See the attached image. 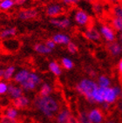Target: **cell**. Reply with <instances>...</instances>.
Returning <instances> with one entry per match:
<instances>
[{
    "label": "cell",
    "instance_id": "obj_29",
    "mask_svg": "<svg viewBox=\"0 0 122 123\" xmlns=\"http://www.w3.org/2000/svg\"><path fill=\"white\" fill-rule=\"evenodd\" d=\"M15 5L13 0H1L0 1V11L1 12H7L12 9Z\"/></svg>",
    "mask_w": 122,
    "mask_h": 123
},
{
    "label": "cell",
    "instance_id": "obj_48",
    "mask_svg": "<svg viewBox=\"0 0 122 123\" xmlns=\"http://www.w3.org/2000/svg\"><path fill=\"white\" fill-rule=\"evenodd\" d=\"M120 100H122V92H121V94H120Z\"/></svg>",
    "mask_w": 122,
    "mask_h": 123
},
{
    "label": "cell",
    "instance_id": "obj_21",
    "mask_svg": "<svg viewBox=\"0 0 122 123\" xmlns=\"http://www.w3.org/2000/svg\"><path fill=\"white\" fill-rule=\"evenodd\" d=\"M109 14L110 17L113 18H118L122 19V5L121 4H117L114 5H111L109 9Z\"/></svg>",
    "mask_w": 122,
    "mask_h": 123
},
{
    "label": "cell",
    "instance_id": "obj_6",
    "mask_svg": "<svg viewBox=\"0 0 122 123\" xmlns=\"http://www.w3.org/2000/svg\"><path fill=\"white\" fill-rule=\"evenodd\" d=\"M41 84V78L38 74L34 72H30L28 78L24 81L20 86L24 91H34Z\"/></svg>",
    "mask_w": 122,
    "mask_h": 123
},
{
    "label": "cell",
    "instance_id": "obj_32",
    "mask_svg": "<svg viewBox=\"0 0 122 123\" xmlns=\"http://www.w3.org/2000/svg\"><path fill=\"white\" fill-rule=\"evenodd\" d=\"M80 1L81 0H61V4L66 7H73L79 5Z\"/></svg>",
    "mask_w": 122,
    "mask_h": 123
},
{
    "label": "cell",
    "instance_id": "obj_26",
    "mask_svg": "<svg viewBox=\"0 0 122 123\" xmlns=\"http://www.w3.org/2000/svg\"><path fill=\"white\" fill-rule=\"evenodd\" d=\"M111 26L115 30V31L117 33H121L122 32V19L118 18H110V23Z\"/></svg>",
    "mask_w": 122,
    "mask_h": 123
},
{
    "label": "cell",
    "instance_id": "obj_33",
    "mask_svg": "<svg viewBox=\"0 0 122 123\" xmlns=\"http://www.w3.org/2000/svg\"><path fill=\"white\" fill-rule=\"evenodd\" d=\"M66 49L70 52L71 54H76L78 52H79V47H78V45H76L74 42H72L71 41L69 43L68 45H66Z\"/></svg>",
    "mask_w": 122,
    "mask_h": 123
},
{
    "label": "cell",
    "instance_id": "obj_14",
    "mask_svg": "<svg viewBox=\"0 0 122 123\" xmlns=\"http://www.w3.org/2000/svg\"><path fill=\"white\" fill-rule=\"evenodd\" d=\"M7 94L13 100V99H18V98L21 97L22 95H24V89L22 88L21 86L9 84V89H8Z\"/></svg>",
    "mask_w": 122,
    "mask_h": 123
},
{
    "label": "cell",
    "instance_id": "obj_34",
    "mask_svg": "<svg viewBox=\"0 0 122 123\" xmlns=\"http://www.w3.org/2000/svg\"><path fill=\"white\" fill-rule=\"evenodd\" d=\"M9 84L5 80H0V95H5L8 92Z\"/></svg>",
    "mask_w": 122,
    "mask_h": 123
},
{
    "label": "cell",
    "instance_id": "obj_42",
    "mask_svg": "<svg viewBox=\"0 0 122 123\" xmlns=\"http://www.w3.org/2000/svg\"><path fill=\"white\" fill-rule=\"evenodd\" d=\"M15 3V5H22L27 1V0H13Z\"/></svg>",
    "mask_w": 122,
    "mask_h": 123
},
{
    "label": "cell",
    "instance_id": "obj_38",
    "mask_svg": "<svg viewBox=\"0 0 122 123\" xmlns=\"http://www.w3.org/2000/svg\"><path fill=\"white\" fill-rule=\"evenodd\" d=\"M111 106H112V105L108 104L106 102H104L103 104H101V109H102L103 111H109L111 108Z\"/></svg>",
    "mask_w": 122,
    "mask_h": 123
},
{
    "label": "cell",
    "instance_id": "obj_7",
    "mask_svg": "<svg viewBox=\"0 0 122 123\" xmlns=\"http://www.w3.org/2000/svg\"><path fill=\"white\" fill-rule=\"evenodd\" d=\"M65 12V6L60 3H52L45 7V13L51 18H59Z\"/></svg>",
    "mask_w": 122,
    "mask_h": 123
},
{
    "label": "cell",
    "instance_id": "obj_20",
    "mask_svg": "<svg viewBox=\"0 0 122 123\" xmlns=\"http://www.w3.org/2000/svg\"><path fill=\"white\" fill-rule=\"evenodd\" d=\"M3 115L6 116V117H8L10 119H12V120H18L19 115L18 109L16 108L13 106L5 107L4 109V111H3Z\"/></svg>",
    "mask_w": 122,
    "mask_h": 123
},
{
    "label": "cell",
    "instance_id": "obj_35",
    "mask_svg": "<svg viewBox=\"0 0 122 123\" xmlns=\"http://www.w3.org/2000/svg\"><path fill=\"white\" fill-rule=\"evenodd\" d=\"M0 123H18V120H12L5 115H2L0 117Z\"/></svg>",
    "mask_w": 122,
    "mask_h": 123
},
{
    "label": "cell",
    "instance_id": "obj_43",
    "mask_svg": "<svg viewBox=\"0 0 122 123\" xmlns=\"http://www.w3.org/2000/svg\"><path fill=\"white\" fill-rule=\"evenodd\" d=\"M5 76V68H0V80H4Z\"/></svg>",
    "mask_w": 122,
    "mask_h": 123
},
{
    "label": "cell",
    "instance_id": "obj_13",
    "mask_svg": "<svg viewBox=\"0 0 122 123\" xmlns=\"http://www.w3.org/2000/svg\"><path fill=\"white\" fill-rule=\"evenodd\" d=\"M106 48L112 57L117 58L122 55V45L120 44V42L114 41L112 43H108Z\"/></svg>",
    "mask_w": 122,
    "mask_h": 123
},
{
    "label": "cell",
    "instance_id": "obj_4",
    "mask_svg": "<svg viewBox=\"0 0 122 123\" xmlns=\"http://www.w3.org/2000/svg\"><path fill=\"white\" fill-rule=\"evenodd\" d=\"M73 20L77 25L80 27H88L92 25V18L85 10L77 9L73 14Z\"/></svg>",
    "mask_w": 122,
    "mask_h": 123
},
{
    "label": "cell",
    "instance_id": "obj_19",
    "mask_svg": "<svg viewBox=\"0 0 122 123\" xmlns=\"http://www.w3.org/2000/svg\"><path fill=\"white\" fill-rule=\"evenodd\" d=\"M30 73V72L26 70V69H22V70L17 72L16 74H15L14 77H13V80H14L15 83L20 85V84H22L24 81L26 79L28 78Z\"/></svg>",
    "mask_w": 122,
    "mask_h": 123
},
{
    "label": "cell",
    "instance_id": "obj_18",
    "mask_svg": "<svg viewBox=\"0 0 122 123\" xmlns=\"http://www.w3.org/2000/svg\"><path fill=\"white\" fill-rule=\"evenodd\" d=\"M97 84L101 88H107L112 86V80L106 74H100L97 77Z\"/></svg>",
    "mask_w": 122,
    "mask_h": 123
},
{
    "label": "cell",
    "instance_id": "obj_36",
    "mask_svg": "<svg viewBox=\"0 0 122 123\" xmlns=\"http://www.w3.org/2000/svg\"><path fill=\"white\" fill-rule=\"evenodd\" d=\"M45 45H46L47 47L50 48L51 50H53L54 48L56 47V43L54 42L53 40H52V38H51V39H48V40L45 41Z\"/></svg>",
    "mask_w": 122,
    "mask_h": 123
},
{
    "label": "cell",
    "instance_id": "obj_50",
    "mask_svg": "<svg viewBox=\"0 0 122 123\" xmlns=\"http://www.w3.org/2000/svg\"><path fill=\"white\" fill-rule=\"evenodd\" d=\"M120 4H121V5H122V0H121V2H120Z\"/></svg>",
    "mask_w": 122,
    "mask_h": 123
},
{
    "label": "cell",
    "instance_id": "obj_5",
    "mask_svg": "<svg viewBox=\"0 0 122 123\" xmlns=\"http://www.w3.org/2000/svg\"><path fill=\"white\" fill-rule=\"evenodd\" d=\"M122 92V87L120 86H112L110 87L105 88V102L110 105L115 104L120 99Z\"/></svg>",
    "mask_w": 122,
    "mask_h": 123
},
{
    "label": "cell",
    "instance_id": "obj_12",
    "mask_svg": "<svg viewBox=\"0 0 122 123\" xmlns=\"http://www.w3.org/2000/svg\"><path fill=\"white\" fill-rule=\"evenodd\" d=\"M72 113L70 109L67 107H61L59 113L55 116V121L56 123H67L72 117Z\"/></svg>",
    "mask_w": 122,
    "mask_h": 123
},
{
    "label": "cell",
    "instance_id": "obj_40",
    "mask_svg": "<svg viewBox=\"0 0 122 123\" xmlns=\"http://www.w3.org/2000/svg\"><path fill=\"white\" fill-rule=\"evenodd\" d=\"M67 123H80V122L78 120L77 116L72 115V117L70 118V120H69V121Z\"/></svg>",
    "mask_w": 122,
    "mask_h": 123
},
{
    "label": "cell",
    "instance_id": "obj_46",
    "mask_svg": "<svg viewBox=\"0 0 122 123\" xmlns=\"http://www.w3.org/2000/svg\"><path fill=\"white\" fill-rule=\"evenodd\" d=\"M104 123H116L114 121H112V120H109V121H105Z\"/></svg>",
    "mask_w": 122,
    "mask_h": 123
},
{
    "label": "cell",
    "instance_id": "obj_28",
    "mask_svg": "<svg viewBox=\"0 0 122 123\" xmlns=\"http://www.w3.org/2000/svg\"><path fill=\"white\" fill-rule=\"evenodd\" d=\"M16 67L14 66H9L6 68H5V76H4V80L9 81L12 79H13L15 75Z\"/></svg>",
    "mask_w": 122,
    "mask_h": 123
},
{
    "label": "cell",
    "instance_id": "obj_1",
    "mask_svg": "<svg viewBox=\"0 0 122 123\" xmlns=\"http://www.w3.org/2000/svg\"><path fill=\"white\" fill-rule=\"evenodd\" d=\"M33 105L38 112H40L43 115L48 119L55 117L61 109L59 99L53 97L52 95L50 96L38 95L33 100Z\"/></svg>",
    "mask_w": 122,
    "mask_h": 123
},
{
    "label": "cell",
    "instance_id": "obj_52",
    "mask_svg": "<svg viewBox=\"0 0 122 123\" xmlns=\"http://www.w3.org/2000/svg\"><path fill=\"white\" fill-rule=\"evenodd\" d=\"M0 1H1V0H0Z\"/></svg>",
    "mask_w": 122,
    "mask_h": 123
},
{
    "label": "cell",
    "instance_id": "obj_15",
    "mask_svg": "<svg viewBox=\"0 0 122 123\" xmlns=\"http://www.w3.org/2000/svg\"><path fill=\"white\" fill-rule=\"evenodd\" d=\"M52 40L56 43V45H67L71 42V37L64 32H58L55 33L52 36Z\"/></svg>",
    "mask_w": 122,
    "mask_h": 123
},
{
    "label": "cell",
    "instance_id": "obj_8",
    "mask_svg": "<svg viewBox=\"0 0 122 123\" xmlns=\"http://www.w3.org/2000/svg\"><path fill=\"white\" fill-rule=\"evenodd\" d=\"M83 35L87 40L94 43L99 42L101 39V35L99 31V28H97L96 26L92 25L85 28V30L83 32Z\"/></svg>",
    "mask_w": 122,
    "mask_h": 123
},
{
    "label": "cell",
    "instance_id": "obj_16",
    "mask_svg": "<svg viewBox=\"0 0 122 123\" xmlns=\"http://www.w3.org/2000/svg\"><path fill=\"white\" fill-rule=\"evenodd\" d=\"M30 101L28 97H26L25 95H22L21 97L12 100V106L19 110V109H24L30 105Z\"/></svg>",
    "mask_w": 122,
    "mask_h": 123
},
{
    "label": "cell",
    "instance_id": "obj_51",
    "mask_svg": "<svg viewBox=\"0 0 122 123\" xmlns=\"http://www.w3.org/2000/svg\"><path fill=\"white\" fill-rule=\"evenodd\" d=\"M0 64H1V62H0Z\"/></svg>",
    "mask_w": 122,
    "mask_h": 123
},
{
    "label": "cell",
    "instance_id": "obj_37",
    "mask_svg": "<svg viewBox=\"0 0 122 123\" xmlns=\"http://www.w3.org/2000/svg\"><path fill=\"white\" fill-rule=\"evenodd\" d=\"M86 72H87V74L90 76V78H92V79H93V78H95L96 76H98L97 75V72L94 70L93 68H88V69H86Z\"/></svg>",
    "mask_w": 122,
    "mask_h": 123
},
{
    "label": "cell",
    "instance_id": "obj_45",
    "mask_svg": "<svg viewBox=\"0 0 122 123\" xmlns=\"http://www.w3.org/2000/svg\"><path fill=\"white\" fill-rule=\"evenodd\" d=\"M118 38H119V41L120 42V44L122 45V32L119 33V35H118Z\"/></svg>",
    "mask_w": 122,
    "mask_h": 123
},
{
    "label": "cell",
    "instance_id": "obj_39",
    "mask_svg": "<svg viewBox=\"0 0 122 123\" xmlns=\"http://www.w3.org/2000/svg\"><path fill=\"white\" fill-rule=\"evenodd\" d=\"M117 70H118V73H119V74L122 76V58L120 59V60H119V62H118Z\"/></svg>",
    "mask_w": 122,
    "mask_h": 123
},
{
    "label": "cell",
    "instance_id": "obj_22",
    "mask_svg": "<svg viewBox=\"0 0 122 123\" xmlns=\"http://www.w3.org/2000/svg\"><path fill=\"white\" fill-rule=\"evenodd\" d=\"M50 72L55 76H60L62 74V66L59 65L57 61H51L48 65Z\"/></svg>",
    "mask_w": 122,
    "mask_h": 123
},
{
    "label": "cell",
    "instance_id": "obj_17",
    "mask_svg": "<svg viewBox=\"0 0 122 123\" xmlns=\"http://www.w3.org/2000/svg\"><path fill=\"white\" fill-rule=\"evenodd\" d=\"M105 88H101L99 86L96 88V90L94 91L92 93V103L95 104H103L105 102Z\"/></svg>",
    "mask_w": 122,
    "mask_h": 123
},
{
    "label": "cell",
    "instance_id": "obj_30",
    "mask_svg": "<svg viewBox=\"0 0 122 123\" xmlns=\"http://www.w3.org/2000/svg\"><path fill=\"white\" fill-rule=\"evenodd\" d=\"M61 66H62V67L64 69H66L67 71H70L74 67V62L70 58L65 57L61 59Z\"/></svg>",
    "mask_w": 122,
    "mask_h": 123
},
{
    "label": "cell",
    "instance_id": "obj_11",
    "mask_svg": "<svg viewBox=\"0 0 122 123\" xmlns=\"http://www.w3.org/2000/svg\"><path fill=\"white\" fill-rule=\"evenodd\" d=\"M38 16V12L34 8L30 9H24L21 10L18 14V18L21 20H30V19H35Z\"/></svg>",
    "mask_w": 122,
    "mask_h": 123
},
{
    "label": "cell",
    "instance_id": "obj_2",
    "mask_svg": "<svg viewBox=\"0 0 122 123\" xmlns=\"http://www.w3.org/2000/svg\"><path fill=\"white\" fill-rule=\"evenodd\" d=\"M99 86L97 81L92 78L81 79L75 86V90L78 93L82 95L89 103H92V93Z\"/></svg>",
    "mask_w": 122,
    "mask_h": 123
},
{
    "label": "cell",
    "instance_id": "obj_27",
    "mask_svg": "<svg viewBox=\"0 0 122 123\" xmlns=\"http://www.w3.org/2000/svg\"><path fill=\"white\" fill-rule=\"evenodd\" d=\"M17 34V29L15 27H11V28L4 29L1 32H0V38L2 39H6L10 38L12 37H14Z\"/></svg>",
    "mask_w": 122,
    "mask_h": 123
},
{
    "label": "cell",
    "instance_id": "obj_10",
    "mask_svg": "<svg viewBox=\"0 0 122 123\" xmlns=\"http://www.w3.org/2000/svg\"><path fill=\"white\" fill-rule=\"evenodd\" d=\"M91 123H104L105 122V114L102 109L98 107L91 108L88 111Z\"/></svg>",
    "mask_w": 122,
    "mask_h": 123
},
{
    "label": "cell",
    "instance_id": "obj_9",
    "mask_svg": "<svg viewBox=\"0 0 122 123\" xmlns=\"http://www.w3.org/2000/svg\"><path fill=\"white\" fill-rule=\"evenodd\" d=\"M50 23L54 27L61 29V30L69 29L72 25V20L68 17H59L55 18H51Z\"/></svg>",
    "mask_w": 122,
    "mask_h": 123
},
{
    "label": "cell",
    "instance_id": "obj_23",
    "mask_svg": "<svg viewBox=\"0 0 122 123\" xmlns=\"http://www.w3.org/2000/svg\"><path fill=\"white\" fill-rule=\"evenodd\" d=\"M53 92V87L50 85L49 83H43L39 89V93L38 95L40 96H50Z\"/></svg>",
    "mask_w": 122,
    "mask_h": 123
},
{
    "label": "cell",
    "instance_id": "obj_3",
    "mask_svg": "<svg viewBox=\"0 0 122 123\" xmlns=\"http://www.w3.org/2000/svg\"><path fill=\"white\" fill-rule=\"evenodd\" d=\"M99 31L100 32L101 38L104 39L106 43H112L117 41L118 35L114 29L111 26L110 24L102 23L99 25Z\"/></svg>",
    "mask_w": 122,
    "mask_h": 123
},
{
    "label": "cell",
    "instance_id": "obj_24",
    "mask_svg": "<svg viewBox=\"0 0 122 123\" xmlns=\"http://www.w3.org/2000/svg\"><path fill=\"white\" fill-rule=\"evenodd\" d=\"M33 49L36 52H38L39 54H49L52 52V50L48 48L45 45V44H42V43H37L33 45Z\"/></svg>",
    "mask_w": 122,
    "mask_h": 123
},
{
    "label": "cell",
    "instance_id": "obj_41",
    "mask_svg": "<svg viewBox=\"0 0 122 123\" xmlns=\"http://www.w3.org/2000/svg\"><path fill=\"white\" fill-rule=\"evenodd\" d=\"M121 0H106V3L109 4L110 5H114L117 4H120Z\"/></svg>",
    "mask_w": 122,
    "mask_h": 123
},
{
    "label": "cell",
    "instance_id": "obj_25",
    "mask_svg": "<svg viewBox=\"0 0 122 123\" xmlns=\"http://www.w3.org/2000/svg\"><path fill=\"white\" fill-rule=\"evenodd\" d=\"M92 8L93 13L97 16H101L104 13V11H105L103 2L99 1V0H97V1L92 3Z\"/></svg>",
    "mask_w": 122,
    "mask_h": 123
},
{
    "label": "cell",
    "instance_id": "obj_49",
    "mask_svg": "<svg viewBox=\"0 0 122 123\" xmlns=\"http://www.w3.org/2000/svg\"><path fill=\"white\" fill-rule=\"evenodd\" d=\"M99 1H102V2H106V0H99Z\"/></svg>",
    "mask_w": 122,
    "mask_h": 123
},
{
    "label": "cell",
    "instance_id": "obj_47",
    "mask_svg": "<svg viewBox=\"0 0 122 123\" xmlns=\"http://www.w3.org/2000/svg\"><path fill=\"white\" fill-rule=\"evenodd\" d=\"M84 1H85V2H88V3H92L93 2H95V1H97V0H84Z\"/></svg>",
    "mask_w": 122,
    "mask_h": 123
},
{
    "label": "cell",
    "instance_id": "obj_44",
    "mask_svg": "<svg viewBox=\"0 0 122 123\" xmlns=\"http://www.w3.org/2000/svg\"><path fill=\"white\" fill-rule=\"evenodd\" d=\"M118 108H119L120 111H122V100H120V101L119 102V104H118Z\"/></svg>",
    "mask_w": 122,
    "mask_h": 123
},
{
    "label": "cell",
    "instance_id": "obj_31",
    "mask_svg": "<svg viewBox=\"0 0 122 123\" xmlns=\"http://www.w3.org/2000/svg\"><path fill=\"white\" fill-rule=\"evenodd\" d=\"M77 118L80 123H91L89 115H88V111H85V110H81L79 112Z\"/></svg>",
    "mask_w": 122,
    "mask_h": 123
}]
</instances>
